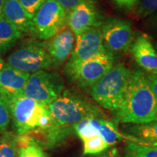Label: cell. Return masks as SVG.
<instances>
[{"mask_svg":"<svg viewBox=\"0 0 157 157\" xmlns=\"http://www.w3.org/2000/svg\"><path fill=\"white\" fill-rule=\"evenodd\" d=\"M125 157H157V146L142 143L129 142L124 148Z\"/></svg>","mask_w":157,"mask_h":157,"instance_id":"cell-19","label":"cell"},{"mask_svg":"<svg viewBox=\"0 0 157 157\" xmlns=\"http://www.w3.org/2000/svg\"><path fill=\"white\" fill-rule=\"evenodd\" d=\"M100 31L104 46L111 53L127 52L132 46L134 34L129 21L109 18L102 23Z\"/></svg>","mask_w":157,"mask_h":157,"instance_id":"cell-9","label":"cell"},{"mask_svg":"<svg viewBox=\"0 0 157 157\" xmlns=\"http://www.w3.org/2000/svg\"><path fill=\"white\" fill-rule=\"evenodd\" d=\"M99 119H87L73 125L74 131L81 140L95 136L99 133Z\"/></svg>","mask_w":157,"mask_h":157,"instance_id":"cell-20","label":"cell"},{"mask_svg":"<svg viewBox=\"0 0 157 157\" xmlns=\"http://www.w3.org/2000/svg\"><path fill=\"white\" fill-rule=\"evenodd\" d=\"M74 35L70 29H62L49 39L46 48L53 67L58 68L62 66L71 54L74 42Z\"/></svg>","mask_w":157,"mask_h":157,"instance_id":"cell-13","label":"cell"},{"mask_svg":"<svg viewBox=\"0 0 157 157\" xmlns=\"http://www.w3.org/2000/svg\"><path fill=\"white\" fill-rule=\"evenodd\" d=\"M66 12L56 0H46L32 18L34 34L39 39L48 40L63 28Z\"/></svg>","mask_w":157,"mask_h":157,"instance_id":"cell-8","label":"cell"},{"mask_svg":"<svg viewBox=\"0 0 157 157\" xmlns=\"http://www.w3.org/2000/svg\"><path fill=\"white\" fill-rule=\"evenodd\" d=\"M22 36V33L4 17H0V56L12 48Z\"/></svg>","mask_w":157,"mask_h":157,"instance_id":"cell-17","label":"cell"},{"mask_svg":"<svg viewBox=\"0 0 157 157\" xmlns=\"http://www.w3.org/2000/svg\"><path fill=\"white\" fill-rule=\"evenodd\" d=\"M134 10L137 18H143L157 11V0H139Z\"/></svg>","mask_w":157,"mask_h":157,"instance_id":"cell-24","label":"cell"},{"mask_svg":"<svg viewBox=\"0 0 157 157\" xmlns=\"http://www.w3.org/2000/svg\"><path fill=\"white\" fill-rule=\"evenodd\" d=\"M46 0H18L29 17L33 18L35 13Z\"/></svg>","mask_w":157,"mask_h":157,"instance_id":"cell-25","label":"cell"},{"mask_svg":"<svg viewBox=\"0 0 157 157\" xmlns=\"http://www.w3.org/2000/svg\"><path fill=\"white\" fill-rule=\"evenodd\" d=\"M28 135V134H27ZM18 157H47L40 145L28 135L17 148Z\"/></svg>","mask_w":157,"mask_h":157,"instance_id":"cell-21","label":"cell"},{"mask_svg":"<svg viewBox=\"0 0 157 157\" xmlns=\"http://www.w3.org/2000/svg\"><path fill=\"white\" fill-rule=\"evenodd\" d=\"M110 54L113 53L104 46L100 27H93L76 36L75 48L71 58L83 61Z\"/></svg>","mask_w":157,"mask_h":157,"instance_id":"cell-11","label":"cell"},{"mask_svg":"<svg viewBox=\"0 0 157 157\" xmlns=\"http://www.w3.org/2000/svg\"><path fill=\"white\" fill-rule=\"evenodd\" d=\"M149 86L157 102V74H147Z\"/></svg>","mask_w":157,"mask_h":157,"instance_id":"cell-30","label":"cell"},{"mask_svg":"<svg viewBox=\"0 0 157 157\" xmlns=\"http://www.w3.org/2000/svg\"><path fill=\"white\" fill-rule=\"evenodd\" d=\"M116 112L118 121L143 124L157 121V102L149 86L146 74L132 71L121 103Z\"/></svg>","mask_w":157,"mask_h":157,"instance_id":"cell-1","label":"cell"},{"mask_svg":"<svg viewBox=\"0 0 157 157\" xmlns=\"http://www.w3.org/2000/svg\"><path fill=\"white\" fill-rule=\"evenodd\" d=\"M56 1L62 6L63 8L66 12V14H68L82 0H56Z\"/></svg>","mask_w":157,"mask_h":157,"instance_id":"cell-28","label":"cell"},{"mask_svg":"<svg viewBox=\"0 0 157 157\" xmlns=\"http://www.w3.org/2000/svg\"><path fill=\"white\" fill-rule=\"evenodd\" d=\"M6 105L18 135L37 129L45 130L52 124L48 106L23 95L9 101Z\"/></svg>","mask_w":157,"mask_h":157,"instance_id":"cell-3","label":"cell"},{"mask_svg":"<svg viewBox=\"0 0 157 157\" xmlns=\"http://www.w3.org/2000/svg\"><path fill=\"white\" fill-rule=\"evenodd\" d=\"M90 157H121L119 151L116 147H110L104 151L95 155H90Z\"/></svg>","mask_w":157,"mask_h":157,"instance_id":"cell-27","label":"cell"},{"mask_svg":"<svg viewBox=\"0 0 157 157\" xmlns=\"http://www.w3.org/2000/svg\"><path fill=\"white\" fill-rule=\"evenodd\" d=\"M63 90L64 84L60 75L40 70L30 74L23 90V95L48 106Z\"/></svg>","mask_w":157,"mask_h":157,"instance_id":"cell-6","label":"cell"},{"mask_svg":"<svg viewBox=\"0 0 157 157\" xmlns=\"http://www.w3.org/2000/svg\"><path fill=\"white\" fill-rule=\"evenodd\" d=\"M10 121V114L6 104L0 100V132H4Z\"/></svg>","mask_w":157,"mask_h":157,"instance_id":"cell-26","label":"cell"},{"mask_svg":"<svg viewBox=\"0 0 157 157\" xmlns=\"http://www.w3.org/2000/svg\"><path fill=\"white\" fill-rule=\"evenodd\" d=\"M52 124L59 127H71L87 119L103 118L97 105L87 98L71 91L64 90L48 105Z\"/></svg>","mask_w":157,"mask_h":157,"instance_id":"cell-2","label":"cell"},{"mask_svg":"<svg viewBox=\"0 0 157 157\" xmlns=\"http://www.w3.org/2000/svg\"><path fill=\"white\" fill-rule=\"evenodd\" d=\"M113 54L98 57L88 60H76L69 58L65 65L66 76L84 90H91L113 66Z\"/></svg>","mask_w":157,"mask_h":157,"instance_id":"cell-5","label":"cell"},{"mask_svg":"<svg viewBox=\"0 0 157 157\" xmlns=\"http://www.w3.org/2000/svg\"><path fill=\"white\" fill-rule=\"evenodd\" d=\"M131 135L146 143H157V121L135 124L129 129Z\"/></svg>","mask_w":157,"mask_h":157,"instance_id":"cell-18","label":"cell"},{"mask_svg":"<svg viewBox=\"0 0 157 157\" xmlns=\"http://www.w3.org/2000/svg\"><path fill=\"white\" fill-rule=\"evenodd\" d=\"M2 16L21 33L34 34L32 18L27 14L18 0H6Z\"/></svg>","mask_w":157,"mask_h":157,"instance_id":"cell-15","label":"cell"},{"mask_svg":"<svg viewBox=\"0 0 157 157\" xmlns=\"http://www.w3.org/2000/svg\"><path fill=\"white\" fill-rule=\"evenodd\" d=\"M17 135L5 132L0 137V157H16L17 156Z\"/></svg>","mask_w":157,"mask_h":157,"instance_id":"cell-23","label":"cell"},{"mask_svg":"<svg viewBox=\"0 0 157 157\" xmlns=\"http://www.w3.org/2000/svg\"><path fill=\"white\" fill-rule=\"evenodd\" d=\"M5 63L4 62V60H2V59L0 58V71L2 70V68H3V66H5Z\"/></svg>","mask_w":157,"mask_h":157,"instance_id":"cell-32","label":"cell"},{"mask_svg":"<svg viewBox=\"0 0 157 157\" xmlns=\"http://www.w3.org/2000/svg\"><path fill=\"white\" fill-rule=\"evenodd\" d=\"M30 74L5 63L0 71V100L6 104L23 95Z\"/></svg>","mask_w":157,"mask_h":157,"instance_id":"cell-12","label":"cell"},{"mask_svg":"<svg viewBox=\"0 0 157 157\" xmlns=\"http://www.w3.org/2000/svg\"><path fill=\"white\" fill-rule=\"evenodd\" d=\"M83 155H95L104 151L110 148L107 143L100 134L82 140Z\"/></svg>","mask_w":157,"mask_h":157,"instance_id":"cell-22","label":"cell"},{"mask_svg":"<svg viewBox=\"0 0 157 157\" xmlns=\"http://www.w3.org/2000/svg\"><path fill=\"white\" fill-rule=\"evenodd\" d=\"M99 133L110 147H112L123 140H127L129 142L137 143L143 142L142 140L132 135L122 134L119 132L114 123L103 118L99 119Z\"/></svg>","mask_w":157,"mask_h":157,"instance_id":"cell-16","label":"cell"},{"mask_svg":"<svg viewBox=\"0 0 157 157\" xmlns=\"http://www.w3.org/2000/svg\"><path fill=\"white\" fill-rule=\"evenodd\" d=\"M116 5L121 8L132 10L137 5L139 0H113Z\"/></svg>","mask_w":157,"mask_h":157,"instance_id":"cell-29","label":"cell"},{"mask_svg":"<svg viewBox=\"0 0 157 157\" xmlns=\"http://www.w3.org/2000/svg\"><path fill=\"white\" fill-rule=\"evenodd\" d=\"M130 72L121 63L113 66L90 90L92 97L104 109L116 111L123 99Z\"/></svg>","mask_w":157,"mask_h":157,"instance_id":"cell-4","label":"cell"},{"mask_svg":"<svg viewBox=\"0 0 157 157\" xmlns=\"http://www.w3.org/2000/svg\"><path fill=\"white\" fill-rule=\"evenodd\" d=\"M7 64L22 71L34 73L52 66L46 44L36 41L24 43L7 58Z\"/></svg>","mask_w":157,"mask_h":157,"instance_id":"cell-7","label":"cell"},{"mask_svg":"<svg viewBox=\"0 0 157 157\" xmlns=\"http://www.w3.org/2000/svg\"><path fill=\"white\" fill-rule=\"evenodd\" d=\"M135 60L149 74H157V53L147 35L137 37L131 46Z\"/></svg>","mask_w":157,"mask_h":157,"instance_id":"cell-14","label":"cell"},{"mask_svg":"<svg viewBox=\"0 0 157 157\" xmlns=\"http://www.w3.org/2000/svg\"><path fill=\"white\" fill-rule=\"evenodd\" d=\"M66 23L75 36L102 24L95 0H82L66 16Z\"/></svg>","mask_w":157,"mask_h":157,"instance_id":"cell-10","label":"cell"},{"mask_svg":"<svg viewBox=\"0 0 157 157\" xmlns=\"http://www.w3.org/2000/svg\"><path fill=\"white\" fill-rule=\"evenodd\" d=\"M6 0H0V17L2 15V12H3V8L4 5H5Z\"/></svg>","mask_w":157,"mask_h":157,"instance_id":"cell-31","label":"cell"},{"mask_svg":"<svg viewBox=\"0 0 157 157\" xmlns=\"http://www.w3.org/2000/svg\"><path fill=\"white\" fill-rule=\"evenodd\" d=\"M148 144H151V145H154V146H157V143H148Z\"/></svg>","mask_w":157,"mask_h":157,"instance_id":"cell-33","label":"cell"}]
</instances>
